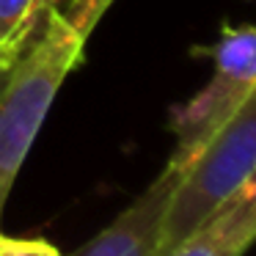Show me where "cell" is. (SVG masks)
<instances>
[{
    "label": "cell",
    "mask_w": 256,
    "mask_h": 256,
    "mask_svg": "<svg viewBox=\"0 0 256 256\" xmlns=\"http://www.w3.org/2000/svg\"><path fill=\"white\" fill-rule=\"evenodd\" d=\"M86 39L58 8L44 14L42 30L17 58L0 91V220L20 168L42 130L66 74L83 61Z\"/></svg>",
    "instance_id": "1"
},
{
    "label": "cell",
    "mask_w": 256,
    "mask_h": 256,
    "mask_svg": "<svg viewBox=\"0 0 256 256\" xmlns=\"http://www.w3.org/2000/svg\"><path fill=\"white\" fill-rule=\"evenodd\" d=\"M256 171V88L184 166L162 220L160 250L198 228Z\"/></svg>",
    "instance_id": "2"
},
{
    "label": "cell",
    "mask_w": 256,
    "mask_h": 256,
    "mask_svg": "<svg viewBox=\"0 0 256 256\" xmlns=\"http://www.w3.org/2000/svg\"><path fill=\"white\" fill-rule=\"evenodd\" d=\"M212 58V78L193 100L179 105L171 116L176 149L171 160L188 166L210 135L232 116V110L256 88V25H223L215 44L204 50Z\"/></svg>",
    "instance_id": "3"
},
{
    "label": "cell",
    "mask_w": 256,
    "mask_h": 256,
    "mask_svg": "<svg viewBox=\"0 0 256 256\" xmlns=\"http://www.w3.org/2000/svg\"><path fill=\"white\" fill-rule=\"evenodd\" d=\"M182 174V162L168 160V166L154 176V182H149V188L110 226H105L72 256H154L160 250L162 220Z\"/></svg>",
    "instance_id": "4"
},
{
    "label": "cell",
    "mask_w": 256,
    "mask_h": 256,
    "mask_svg": "<svg viewBox=\"0 0 256 256\" xmlns=\"http://www.w3.org/2000/svg\"><path fill=\"white\" fill-rule=\"evenodd\" d=\"M42 0H0V69L17 64L42 30Z\"/></svg>",
    "instance_id": "5"
},
{
    "label": "cell",
    "mask_w": 256,
    "mask_h": 256,
    "mask_svg": "<svg viewBox=\"0 0 256 256\" xmlns=\"http://www.w3.org/2000/svg\"><path fill=\"white\" fill-rule=\"evenodd\" d=\"M204 223L215 226L226 240L248 250L256 242V171Z\"/></svg>",
    "instance_id": "6"
},
{
    "label": "cell",
    "mask_w": 256,
    "mask_h": 256,
    "mask_svg": "<svg viewBox=\"0 0 256 256\" xmlns=\"http://www.w3.org/2000/svg\"><path fill=\"white\" fill-rule=\"evenodd\" d=\"M242 254L245 250L240 245H234L232 240H226L215 226L201 223L198 228L184 234L179 242H174L171 248L157 250L154 256H242Z\"/></svg>",
    "instance_id": "7"
},
{
    "label": "cell",
    "mask_w": 256,
    "mask_h": 256,
    "mask_svg": "<svg viewBox=\"0 0 256 256\" xmlns=\"http://www.w3.org/2000/svg\"><path fill=\"white\" fill-rule=\"evenodd\" d=\"M3 256H61V254H58L56 245L44 242V240H12V237H6Z\"/></svg>",
    "instance_id": "8"
},
{
    "label": "cell",
    "mask_w": 256,
    "mask_h": 256,
    "mask_svg": "<svg viewBox=\"0 0 256 256\" xmlns=\"http://www.w3.org/2000/svg\"><path fill=\"white\" fill-rule=\"evenodd\" d=\"M69 0H42V17H44L47 12H52V8H64Z\"/></svg>",
    "instance_id": "9"
},
{
    "label": "cell",
    "mask_w": 256,
    "mask_h": 256,
    "mask_svg": "<svg viewBox=\"0 0 256 256\" xmlns=\"http://www.w3.org/2000/svg\"><path fill=\"white\" fill-rule=\"evenodd\" d=\"M8 74H12V69H8V72H3V69H0V91L6 88V80H8Z\"/></svg>",
    "instance_id": "10"
},
{
    "label": "cell",
    "mask_w": 256,
    "mask_h": 256,
    "mask_svg": "<svg viewBox=\"0 0 256 256\" xmlns=\"http://www.w3.org/2000/svg\"><path fill=\"white\" fill-rule=\"evenodd\" d=\"M3 245H6V237L0 234V256H3Z\"/></svg>",
    "instance_id": "11"
}]
</instances>
